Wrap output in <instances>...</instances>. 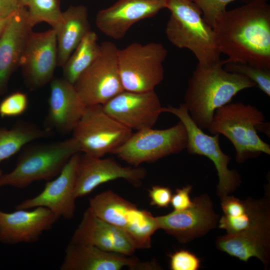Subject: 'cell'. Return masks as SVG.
Instances as JSON below:
<instances>
[{
	"label": "cell",
	"mask_w": 270,
	"mask_h": 270,
	"mask_svg": "<svg viewBox=\"0 0 270 270\" xmlns=\"http://www.w3.org/2000/svg\"><path fill=\"white\" fill-rule=\"evenodd\" d=\"M96 34L92 30L83 38L63 68V78L74 84L81 74L97 58L100 52Z\"/></svg>",
	"instance_id": "cell-27"
},
{
	"label": "cell",
	"mask_w": 270,
	"mask_h": 270,
	"mask_svg": "<svg viewBox=\"0 0 270 270\" xmlns=\"http://www.w3.org/2000/svg\"><path fill=\"white\" fill-rule=\"evenodd\" d=\"M270 235L252 232L227 234L216 240V248L232 256L246 262L252 257L268 265Z\"/></svg>",
	"instance_id": "cell-24"
},
{
	"label": "cell",
	"mask_w": 270,
	"mask_h": 270,
	"mask_svg": "<svg viewBox=\"0 0 270 270\" xmlns=\"http://www.w3.org/2000/svg\"><path fill=\"white\" fill-rule=\"evenodd\" d=\"M57 42V66L62 68L83 38L90 30L87 8L70 6L62 12V18L54 29Z\"/></svg>",
	"instance_id": "cell-23"
},
{
	"label": "cell",
	"mask_w": 270,
	"mask_h": 270,
	"mask_svg": "<svg viewBox=\"0 0 270 270\" xmlns=\"http://www.w3.org/2000/svg\"><path fill=\"white\" fill-rule=\"evenodd\" d=\"M218 227L227 234L252 232L270 234V215L268 200H245L244 210L237 216L225 215L220 218Z\"/></svg>",
	"instance_id": "cell-25"
},
{
	"label": "cell",
	"mask_w": 270,
	"mask_h": 270,
	"mask_svg": "<svg viewBox=\"0 0 270 270\" xmlns=\"http://www.w3.org/2000/svg\"><path fill=\"white\" fill-rule=\"evenodd\" d=\"M13 14L6 16L0 18V36L10 20Z\"/></svg>",
	"instance_id": "cell-36"
},
{
	"label": "cell",
	"mask_w": 270,
	"mask_h": 270,
	"mask_svg": "<svg viewBox=\"0 0 270 270\" xmlns=\"http://www.w3.org/2000/svg\"><path fill=\"white\" fill-rule=\"evenodd\" d=\"M200 10L205 22L213 28L218 18L226 10V6L236 0H192ZM245 3L256 0H242Z\"/></svg>",
	"instance_id": "cell-30"
},
{
	"label": "cell",
	"mask_w": 270,
	"mask_h": 270,
	"mask_svg": "<svg viewBox=\"0 0 270 270\" xmlns=\"http://www.w3.org/2000/svg\"><path fill=\"white\" fill-rule=\"evenodd\" d=\"M29 23L33 28L41 22L55 29L62 18L59 0H30L26 6Z\"/></svg>",
	"instance_id": "cell-28"
},
{
	"label": "cell",
	"mask_w": 270,
	"mask_h": 270,
	"mask_svg": "<svg viewBox=\"0 0 270 270\" xmlns=\"http://www.w3.org/2000/svg\"><path fill=\"white\" fill-rule=\"evenodd\" d=\"M104 110L120 123L136 131L152 128L163 112L155 90H124L102 105Z\"/></svg>",
	"instance_id": "cell-13"
},
{
	"label": "cell",
	"mask_w": 270,
	"mask_h": 270,
	"mask_svg": "<svg viewBox=\"0 0 270 270\" xmlns=\"http://www.w3.org/2000/svg\"><path fill=\"white\" fill-rule=\"evenodd\" d=\"M89 202L94 214L122 231L136 249L151 247L152 236L159 229L156 216L151 212L140 209L112 190L96 195Z\"/></svg>",
	"instance_id": "cell-6"
},
{
	"label": "cell",
	"mask_w": 270,
	"mask_h": 270,
	"mask_svg": "<svg viewBox=\"0 0 270 270\" xmlns=\"http://www.w3.org/2000/svg\"><path fill=\"white\" fill-rule=\"evenodd\" d=\"M166 8L170 15L165 32L171 44L190 50L200 66H211L222 60L214 30L192 0H168Z\"/></svg>",
	"instance_id": "cell-4"
},
{
	"label": "cell",
	"mask_w": 270,
	"mask_h": 270,
	"mask_svg": "<svg viewBox=\"0 0 270 270\" xmlns=\"http://www.w3.org/2000/svg\"><path fill=\"white\" fill-rule=\"evenodd\" d=\"M56 32H30L20 59L25 82L31 90L41 88L51 82L57 66Z\"/></svg>",
	"instance_id": "cell-12"
},
{
	"label": "cell",
	"mask_w": 270,
	"mask_h": 270,
	"mask_svg": "<svg viewBox=\"0 0 270 270\" xmlns=\"http://www.w3.org/2000/svg\"><path fill=\"white\" fill-rule=\"evenodd\" d=\"M162 112L176 116L184 124L188 135L187 152L205 156L214 163L218 177L217 192L220 198L234 191L241 182L240 176L237 171L229 169L231 158L222 150L220 134L208 135L198 127L191 118L184 103L176 107H163Z\"/></svg>",
	"instance_id": "cell-11"
},
{
	"label": "cell",
	"mask_w": 270,
	"mask_h": 270,
	"mask_svg": "<svg viewBox=\"0 0 270 270\" xmlns=\"http://www.w3.org/2000/svg\"><path fill=\"white\" fill-rule=\"evenodd\" d=\"M172 190L166 186H154L148 190L150 204L158 208H167L170 204Z\"/></svg>",
	"instance_id": "cell-33"
},
{
	"label": "cell",
	"mask_w": 270,
	"mask_h": 270,
	"mask_svg": "<svg viewBox=\"0 0 270 270\" xmlns=\"http://www.w3.org/2000/svg\"><path fill=\"white\" fill-rule=\"evenodd\" d=\"M192 186L188 185L182 188H177L172 194L170 204L174 210L180 211L190 208L192 200L190 198V194L192 190Z\"/></svg>",
	"instance_id": "cell-34"
},
{
	"label": "cell",
	"mask_w": 270,
	"mask_h": 270,
	"mask_svg": "<svg viewBox=\"0 0 270 270\" xmlns=\"http://www.w3.org/2000/svg\"><path fill=\"white\" fill-rule=\"evenodd\" d=\"M48 104L45 128L62 134L72 132L86 106L74 85L64 78L50 82Z\"/></svg>",
	"instance_id": "cell-20"
},
{
	"label": "cell",
	"mask_w": 270,
	"mask_h": 270,
	"mask_svg": "<svg viewBox=\"0 0 270 270\" xmlns=\"http://www.w3.org/2000/svg\"><path fill=\"white\" fill-rule=\"evenodd\" d=\"M80 156V152L72 156L56 178L47 181L40 193L18 204L16 209L45 207L58 218L72 219L76 209L74 190Z\"/></svg>",
	"instance_id": "cell-14"
},
{
	"label": "cell",
	"mask_w": 270,
	"mask_h": 270,
	"mask_svg": "<svg viewBox=\"0 0 270 270\" xmlns=\"http://www.w3.org/2000/svg\"><path fill=\"white\" fill-rule=\"evenodd\" d=\"M70 242L126 256H131L136 250L126 234L97 216L89 208L84 212Z\"/></svg>",
	"instance_id": "cell-21"
},
{
	"label": "cell",
	"mask_w": 270,
	"mask_h": 270,
	"mask_svg": "<svg viewBox=\"0 0 270 270\" xmlns=\"http://www.w3.org/2000/svg\"><path fill=\"white\" fill-rule=\"evenodd\" d=\"M262 112L242 102H229L216 110L207 128L212 134H222L232 144L235 159L239 164L262 153L270 154V145L259 136L258 132L270 136V124Z\"/></svg>",
	"instance_id": "cell-3"
},
{
	"label": "cell",
	"mask_w": 270,
	"mask_h": 270,
	"mask_svg": "<svg viewBox=\"0 0 270 270\" xmlns=\"http://www.w3.org/2000/svg\"><path fill=\"white\" fill-rule=\"evenodd\" d=\"M224 64V60L209 67L198 64L188 80L183 103L202 130L208 128L216 110L231 102L238 93L256 86L248 78L225 70Z\"/></svg>",
	"instance_id": "cell-2"
},
{
	"label": "cell",
	"mask_w": 270,
	"mask_h": 270,
	"mask_svg": "<svg viewBox=\"0 0 270 270\" xmlns=\"http://www.w3.org/2000/svg\"><path fill=\"white\" fill-rule=\"evenodd\" d=\"M80 152V144L73 137L25 146L14 170L6 174L0 172V188H24L34 182L52 180L72 156Z\"/></svg>",
	"instance_id": "cell-5"
},
{
	"label": "cell",
	"mask_w": 270,
	"mask_h": 270,
	"mask_svg": "<svg viewBox=\"0 0 270 270\" xmlns=\"http://www.w3.org/2000/svg\"><path fill=\"white\" fill-rule=\"evenodd\" d=\"M6 212L0 208V242L6 244L32 243L50 229L58 218L48 208L16 210Z\"/></svg>",
	"instance_id": "cell-18"
},
{
	"label": "cell",
	"mask_w": 270,
	"mask_h": 270,
	"mask_svg": "<svg viewBox=\"0 0 270 270\" xmlns=\"http://www.w3.org/2000/svg\"><path fill=\"white\" fill-rule=\"evenodd\" d=\"M168 0H118L98 11L96 24L106 36L114 40L124 38L138 22L152 18L166 8Z\"/></svg>",
	"instance_id": "cell-17"
},
{
	"label": "cell",
	"mask_w": 270,
	"mask_h": 270,
	"mask_svg": "<svg viewBox=\"0 0 270 270\" xmlns=\"http://www.w3.org/2000/svg\"><path fill=\"white\" fill-rule=\"evenodd\" d=\"M21 7L26 6L30 0H16Z\"/></svg>",
	"instance_id": "cell-37"
},
{
	"label": "cell",
	"mask_w": 270,
	"mask_h": 270,
	"mask_svg": "<svg viewBox=\"0 0 270 270\" xmlns=\"http://www.w3.org/2000/svg\"><path fill=\"white\" fill-rule=\"evenodd\" d=\"M188 135L180 120L166 129L152 128L136 131L112 154L134 166L152 162L186 149Z\"/></svg>",
	"instance_id": "cell-9"
},
{
	"label": "cell",
	"mask_w": 270,
	"mask_h": 270,
	"mask_svg": "<svg viewBox=\"0 0 270 270\" xmlns=\"http://www.w3.org/2000/svg\"><path fill=\"white\" fill-rule=\"evenodd\" d=\"M100 47L98 56L74 84L86 106L103 105L124 90L119 72L118 48L110 41L104 42Z\"/></svg>",
	"instance_id": "cell-10"
},
{
	"label": "cell",
	"mask_w": 270,
	"mask_h": 270,
	"mask_svg": "<svg viewBox=\"0 0 270 270\" xmlns=\"http://www.w3.org/2000/svg\"><path fill=\"white\" fill-rule=\"evenodd\" d=\"M168 256L172 270H197L200 266V259L188 250L176 251Z\"/></svg>",
	"instance_id": "cell-32"
},
{
	"label": "cell",
	"mask_w": 270,
	"mask_h": 270,
	"mask_svg": "<svg viewBox=\"0 0 270 270\" xmlns=\"http://www.w3.org/2000/svg\"><path fill=\"white\" fill-rule=\"evenodd\" d=\"M223 67L228 72L248 78L266 94L270 96V70L238 62H226Z\"/></svg>",
	"instance_id": "cell-29"
},
{
	"label": "cell",
	"mask_w": 270,
	"mask_h": 270,
	"mask_svg": "<svg viewBox=\"0 0 270 270\" xmlns=\"http://www.w3.org/2000/svg\"><path fill=\"white\" fill-rule=\"evenodd\" d=\"M213 29L221 54L228 62L246 63L270 70V6L256 0L218 18Z\"/></svg>",
	"instance_id": "cell-1"
},
{
	"label": "cell",
	"mask_w": 270,
	"mask_h": 270,
	"mask_svg": "<svg viewBox=\"0 0 270 270\" xmlns=\"http://www.w3.org/2000/svg\"><path fill=\"white\" fill-rule=\"evenodd\" d=\"M168 50L160 42H133L118 52L119 72L124 90L145 92L154 90L163 80V63Z\"/></svg>",
	"instance_id": "cell-7"
},
{
	"label": "cell",
	"mask_w": 270,
	"mask_h": 270,
	"mask_svg": "<svg viewBox=\"0 0 270 270\" xmlns=\"http://www.w3.org/2000/svg\"><path fill=\"white\" fill-rule=\"evenodd\" d=\"M28 98L22 92H14L0 102V116L1 118L14 117L23 114L28 107Z\"/></svg>",
	"instance_id": "cell-31"
},
{
	"label": "cell",
	"mask_w": 270,
	"mask_h": 270,
	"mask_svg": "<svg viewBox=\"0 0 270 270\" xmlns=\"http://www.w3.org/2000/svg\"><path fill=\"white\" fill-rule=\"evenodd\" d=\"M124 266L134 270H154L152 262H142L138 259L96 246L72 242L68 244L60 270H120Z\"/></svg>",
	"instance_id": "cell-19"
},
{
	"label": "cell",
	"mask_w": 270,
	"mask_h": 270,
	"mask_svg": "<svg viewBox=\"0 0 270 270\" xmlns=\"http://www.w3.org/2000/svg\"><path fill=\"white\" fill-rule=\"evenodd\" d=\"M81 152L96 158L114 152L132 134L126 127L103 109L102 105L87 106L72 131Z\"/></svg>",
	"instance_id": "cell-8"
},
{
	"label": "cell",
	"mask_w": 270,
	"mask_h": 270,
	"mask_svg": "<svg viewBox=\"0 0 270 270\" xmlns=\"http://www.w3.org/2000/svg\"><path fill=\"white\" fill-rule=\"evenodd\" d=\"M20 8L16 0H0V18L10 16Z\"/></svg>",
	"instance_id": "cell-35"
},
{
	"label": "cell",
	"mask_w": 270,
	"mask_h": 270,
	"mask_svg": "<svg viewBox=\"0 0 270 270\" xmlns=\"http://www.w3.org/2000/svg\"><path fill=\"white\" fill-rule=\"evenodd\" d=\"M159 229L186 243L202 236L216 227L218 216L212 201L206 194L194 198L192 206L183 210H174L156 216Z\"/></svg>",
	"instance_id": "cell-15"
},
{
	"label": "cell",
	"mask_w": 270,
	"mask_h": 270,
	"mask_svg": "<svg viewBox=\"0 0 270 270\" xmlns=\"http://www.w3.org/2000/svg\"><path fill=\"white\" fill-rule=\"evenodd\" d=\"M146 173V170L139 166H123L111 158H102L84 154L80 156L77 170L75 197L84 196L98 186L119 178L138 187Z\"/></svg>",
	"instance_id": "cell-16"
},
{
	"label": "cell",
	"mask_w": 270,
	"mask_h": 270,
	"mask_svg": "<svg viewBox=\"0 0 270 270\" xmlns=\"http://www.w3.org/2000/svg\"><path fill=\"white\" fill-rule=\"evenodd\" d=\"M52 134V130L24 120L18 122L10 129L0 128V163L16 154L27 144Z\"/></svg>",
	"instance_id": "cell-26"
},
{
	"label": "cell",
	"mask_w": 270,
	"mask_h": 270,
	"mask_svg": "<svg viewBox=\"0 0 270 270\" xmlns=\"http://www.w3.org/2000/svg\"><path fill=\"white\" fill-rule=\"evenodd\" d=\"M32 28L26 8L22 7L13 14L0 36V96L5 92L12 73L19 66Z\"/></svg>",
	"instance_id": "cell-22"
}]
</instances>
